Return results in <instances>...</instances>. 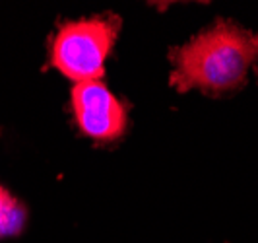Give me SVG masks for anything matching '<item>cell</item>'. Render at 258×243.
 I'll return each instance as SVG.
<instances>
[{
    "mask_svg": "<svg viewBox=\"0 0 258 243\" xmlns=\"http://www.w3.org/2000/svg\"><path fill=\"white\" fill-rule=\"evenodd\" d=\"M169 59L175 90L196 88L208 93L235 90L245 84L248 68L258 59V33L220 20L186 45L171 49Z\"/></svg>",
    "mask_w": 258,
    "mask_h": 243,
    "instance_id": "cell-1",
    "label": "cell"
},
{
    "mask_svg": "<svg viewBox=\"0 0 258 243\" xmlns=\"http://www.w3.org/2000/svg\"><path fill=\"white\" fill-rule=\"evenodd\" d=\"M120 31V18L95 16L66 22L51 43V64L76 84L99 82Z\"/></svg>",
    "mask_w": 258,
    "mask_h": 243,
    "instance_id": "cell-2",
    "label": "cell"
},
{
    "mask_svg": "<svg viewBox=\"0 0 258 243\" xmlns=\"http://www.w3.org/2000/svg\"><path fill=\"white\" fill-rule=\"evenodd\" d=\"M70 103L78 128L97 142H113L126 130L128 115L124 103L101 82L76 84Z\"/></svg>",
    "mask_w": 258,
    "mask_h": 243,
    "instance_id": "cell-3",
    "label": "cell"
},
{
    "mask_svg": "<svg viewBox=\"0 0 258 243\" xmlns=\"http://www.w3.org/2000/svg\"><path fill=\"white\" fill-rule=\"evenodd\" d=\"M24 208L0 185V235H10L22 228Z\"/></svg>",
    "mask_w": 258,
    "mask_h": 243,
    "instance_id": "cell-4",
    "label": "cell"
}]
</instances>
